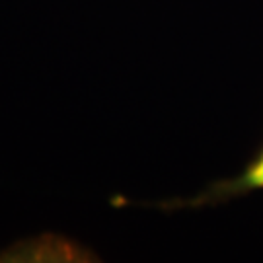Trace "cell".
<instances>
[{"label":"cell","instance_id":"obj_1","mask_svg":"<svg viewBox=\"0 0 263 263\" xmlns=\"http://www.w3.org/2000/svg\"><path fill=\"white\" fill-rule=\"evenodd\" d=\"M263 189V141L259 148L250 162L246 164V168L234 176V178L220 179L215 181L211 187L205 191L197 193L191 199H172V201H164L158 203L160 209L164 211H178V209H201L211 207V205H218V203H226L230 199L242 197L248 193H254Z\"/></svg>","mask_w":263,"mask_h":263}]
</instances>
